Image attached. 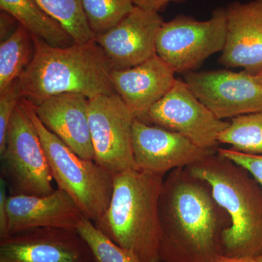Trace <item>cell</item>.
Segmentation results:
<instances>
[{
  "mask_svg": "<svg viewBox=\"0 0 262 262\" xmlns=\"http://www.w3.org/2000/svg\"><path fill=\"white\" fill-rule=\"evenodd\" d=\"M160 262H215L231 220L209 184L187 168L164 178L159 199Z\"/></svg>",
  "mask_w": 262,
  "mask_h": 262,
  "instance_id": "obj_1",
  "label": "cell"
},
{
  "mask_svg": "<svg viewBox=\"0 0 262 262\" xmlns=\"http://www.w3.org/2000/svg\"><path fill=\"white\" fill-rule=\"evenodd\" d=\"M32 39V61L18 79L26 101L36 106L58 95L78 94L91 99L115 93L113 68L96 40L57 47L36 36Z\"/></svg>",
  "mask_w": 262,
  "mask_h": 262,
  "instance_id": "obj_2",
  "label": "cell"
},
{
  "mask_svg": "<svg viewBox=\"0 0 262 262\" xmlns=\"http://www.w3.org/2000/svg\"><path fill=\"white\" fill-rule=\"evenodd\" d=\"M164 177L139 168L116 174L110 206L94 222L141 262H160L159 199Z\"/></svg>",
  "mask_w": 262,
  "mask_h": 262,
  "instance_id": "obj_3",
  "label": "cell"
},
{
  "mask_svg": "<svg viewBox=\"0 0 262 262\" xmlns=\"http://www.w3.org/2000/svg\"><path fill=\"white\" fill-rule=\"evenodd\" d=\"M209 184L229 215L224 256L255 258L262 253V187L244 167L216 152L187 168Z\"/></svg>",
  "mask_w": 262,
  "mask_h": 262,
  "instance_id": "obj_4",
  "label": "cell"
},
{
  "mask_svg": "<svg viewBox=\"0 0 262 262\" xmlns=\"http://www.w3.org/2000/svg\"><path fill=\"white\" fill-rule=\"evenodd\" d=\"M27 102L58 188L70 194L86 218L96 222L110 206L115 175L94 160L83 159L74 152L45 127L32 103Z\"/></svg>",
  "mask_w": 262,
  "mask_h": 262,
  "instance_id": "obj_5",
  "label": "cell"
},
{
  "mask_svg": "<svg viewBox=\"0 0 262 262\" xmlns=\"http://www.w3.org/2000/svg\"><path fill=\"white\" fill-rule=\"evenodd\" d=\"M0 155L2 178L10 195L46 196L54 192L47 157L24 98L10 120Z\"/></svg>",
  "mask_w": 262,
  "mask_h": 262,
  "instance_id": "obj_6",
  "label": "cell"
},
{
  "mask_svg": "<svg viewBox=\"0 0 262 262\" xmlns=\"http://www.w3.org/2000/svg\"><path fill=\"white\" fill-rule=\"evenodd\" d=\"M227 34L226 8H216L206 20L178 15L160 27L156 53L175 73L196 71L208 57L223 51Z\"/></svg>",
  "mask_w": 262,
  "mask_h": 262,
  "instance_id": "obj_7",
  "label": "cell"
},
{
  "mask_svg": "<svg viewBox=\"0 0 262 262\" xmlns=\"http://www.w3.org/2000/svg\"><path fill=\"white\" fill-rule=\"evenodd\" d=\"M135 119L116 93L89 99V120L94 161L114 175L138 168L132 146Z\"/></svg>",
  "mask_w": 262,
  "mask_h": 262,
  "instance_id": "obj_8",
  "label": "cell"
},
{
  "mask_svg": "<svg viewBox=\"0 0 262 262\" xmlns=\"http://www.w3.org/2000/svg\"><path fill=\"white\" fill-rule=\"evenodd\" d=\"M144 122L178 133L200 147L213 150L220 144V134L230 124L213 115L180 79L150 108Z\"/></svg>",
  "mask_w": 262,
  "mask_h": 262,
  "instance_id": "obj_9",
  "label": "cell"
},
{
  "mask_svg": "<svg viewBox=\"0 0 262 262\" xmlns=\"http://www.w3.org/2000/svg\"><path fill=\"white\" fill-rule=\"evenodd\" d=\"M183 75L193 94L221 120L262 111V88L246 71H192Z\"/></svg>",
  "mask_w": 262,
  "mask_h": 262,
  "instance_id": "obj_10",
  "label": "cell"
},
{
  "mask_svg": "<svg viewBox=\"0 0 262 262\" xmlns=\"http://www.w3.org/2000/svg\"><path fill=\"white\" fill-rule=\"evenodd\" d=\"M0 262H94L75 229H29L0 238Z\"/></svg>",
  "mask_w": 262,
  "mask_h": 262,
  "instance_id": "obj_11",
  "label": "cell"
},
{
  "mask_svg": "<svg viewBox=\"0 0 262 262\" xmlns=\"http://www.w3.org/2000/svg\"><path fill=\"white\" fill-rule=\"evenodd\" d=\"M132 146L138 168L163 176L199 163L217 151L200 147L178 133L137 119L133 125Z\"/></svg>",
  "mask_w": 262,
  "mask_h": 262,
  "instance_id": "obj_12",
  "label": "cell"
},
{
  "mask_svg": "<svg viewBox=\"0 0 262 262\" xmlns=\"http://www.w3.org/2000/svg\"><path fill=\"white\" fill-rule=\"evenodd\" d=\"M164 23L158 12L135 6L113 29L96 36L113 70L141 64L157 54L156 41Z\"/></svg>",
  "mask_w": 262,
  "mask_h": 262,
  "instance_id": "obj_13",
  "label": "cell"
},
{
  "mask_svg": "<svg viewBox=\"0 0 262 262\" xmlns=\"http://www.w3.org/2000/svg\"><path fill=\"white\" fill-rule=\"evenodd\" d=\"M7 211L8 225L3 237L33 229L77 230L85 218L70 194L59 188L46 196H8Z\"/></svg>",
  "mask_w": 262,
  "mask_h": 262,
  "instance_id": "obj_14",
  "label": "cell"
},
{
  "mask_svg": "<svg viewBox=\"0 0 262 262\" xmlns=\"http://www.w3.org/2000/svg\"><path fill=\"white\" fill-rule=\"evenodd\" d=\"M226 10L227 39L219 61L256 75L262 70V0L234 2Z\"/></svg>",
  "mask_w": 262,
  "mask_h": 262,
  "instance_id": "obj_15",
  "label": "cell"
},
{
  "mask_svg": "<svg viewBox=\"0 0 262 262\" xmlns=\"http://www.w3.org/2000/svg\"><path fill=\"white\" fill-rule=\"evenodd\" d=\"M175 72L158 55L141 64L112 70L114 90L136 119L145 122L148 112L173 87Z\"/></svg>",
  "mask_w": 262,
  "mask_h": 262,
  "instance_id": "obj_16",
  "label": "cell"
},
{
  "mask_svg": "<svg viewBox=\"0 0 262 262\" xmlns=\"http://www.w3.org/2000/svg\"><path fill=\"white\" fill-rule=\"evenodd\" d=\"M89 101L82 94H64L48 98L33 106L46 128L80 158L94 160Z\"/></svg>",
  "mask_w": 262,
  "mask_h": 262,
  "instance_id": "obj_17",
  "label": "cell"
},
{
  "mask_svg": "<svg viewBox=\"0 0 262 262\" xmlns=\"http://www.w3.org/2000/svg\"><path fill=\"white\" fill-rule=\"evenodd\" d=\"M0 8L31 34L51 46L67 47L75 42L61 24L41 8L37 0H0Z\"/></svg>",
  "mask_w": 262,
  "mask_h": 262,
  "instance_id": "obj_18",
  "label": "cell"
},
{
  "mask_svg": "<svg viewBox=\"0 0 262 262\" xmlns=\"http://www.w3.org/2000/svg\"><path fill=\"white\" fill-rule=\"evenodd\" d=\"M34 54V43L31 33L19 25L0 45V91L18 80Z\"/></svg>",
  "mask_w": 262,
  "mask_h": 262,
  "instance_id": "obj_19",
  "label": "cell"
},
{
  "mask_svg": "<svg viewBox=\"0 0 262 262\" xmlns=\"http://www.w3.org/2000/svg\"><path fill=\"white\" fill-rule=\"evenodd\" d=\"M219 143L246 154L262 155V111L232 118Z\"/></svg>",
  "mask_w": 262,
  "mask_h": 262,
  "instance_id": "obj_20",
  "label": "cell"
},
{
  "mask_svg": "<svg viewBox=\"0 0 262 262\" xmlns=\"http://www.w3.org/2000/svg\"><path fill=\"white\" fill-rule=\"evenodd\" d=\"M50 16L57 20L70 34L75 42L95 40L84 14L82 0H37Z\"/></svg>",
  "mask_w": 262,
  "mask_h": 262,
  "instance_id": "obj_21",
  "label": "cell"
},
{
  "mask_svg": "<svg viewBox=\"0 0 262 262\" xmlns=\"http://www.w3.org/2000/svg\"><path fill=\"white\" fill-rule=\"evenodd\" d=\"M84 14L95 36L113 29L134 10V0H82Z\"/></svg>",
  "mask_w": 262,
  "mask_h": 262,
  "instance_id": "obj_22",
  "label": "cell"
},
{
  "mask_svg": "<svg viewBox=\"0 0 262 262\" xmlns=\"http://www.w3.org/2000/svg\"><path fill=\"white\" fill-rule=\"evenodd\" d=\"M77 231L91 249L94 262H141L134 253L108 238L86 217Z\"/></svg>",
  "mask_w": 262,
  "mask_h": 262,
  "instance_id": "obj_23",
  "label": "cell"
},
{
  "mask_svg": "<svg viewBox=\"0 0 262 262\" xmlns=\"http://www.w3.org/2000/svg\"><path fill=\"white\" fill-rule=\"evenodd\" d=\"M21 98L18 79L0 91V153L5 149L10 120Z\"/></svg>",
  "mask_w": 262,
  "mask_h": 262,
  "instance_id": "obj_24",
  "label": "cell"
},
{
  "mask_svg": "<svg viewBox=\"0 0 262 262\" xmlns=\"http://www.w3.org/2000/svg\"><path fill=\"white\" fill-rule=\"evenodd\" d=\"M217 153L244 167L262 187V155L246 154L230 148H217Z\"/></svg>",
  "mask_w": 262,
  "mask_h": 262,
  "instance_id": "obj_25",
  "label": "cell"
},
{
  "mask_svg": "<svg viewBox=\"0 0 262 262\" xmlns=\"http://www.w3.org/2000/svg\"><path fill=\"white\" fill-rule=\"evenodd\" d=\"M4 179L0 181V238L4 237L8 225V211H7V201L8 196L6 194Z\"/></svg>",
  "mask_w": 262,
  "mask_h": 262,
  "instance_id": "obj_26",
  "label": "cell"
},
{
  "mask_svg": "<svg viewBox=\"0 0 262 262\" xmlns=\"http://www.w3.org/2000/svg\"><path fill=\"white\" fill-rule=\"evenodd\" d=\"M0 21H1V39L3 41L13 34L16 29H14L15 24L18 22L11 15L3 10H1Z\"/></svg>",
  "mask_w": 262,
  "mask_h": 262,
  "instance_id": "obj_27",
  "label": "cell"
},
{
  "mask_svg": "<svg viewBox=\"0 0 262 262\" xmlns=\"http://www.w3.org/2000/svg\"><path fill=\"white\" fill-rule=\"evenodd\" d=\"M176 1H178V0H134V3L136 6L139 7L143 9L159 12L170 2Z\"/></svg>",
  "mask_w": 262,
  "mask_h": 262,
  "instance_id": "obj_28",
  "label": "cell"
},
{
  "mask_svg": "<svg viewBox=\"0 0 262 262\" xmlns=\"http://www.w3.org/2000/svg\"><path fill=\"white\" fill-rule=\"evenodd\" d=\"M215 262H256V258H236L222 256Z\"/></svg>",
  "mask_w": 262,
  "mask_h": 262,
  "instance_id": "obj_29",
  "label": "cell"
},
{
  "mask_svg": "<svg viewBox=\"0 0 262 262\" xmlns=\"http://www.w3.org/2000/svg\"><path fill=\"white\" fill-rule=\"evenodd\" d=\"M253 76H254L255 80H256V82H257L262 88V70L260 71L258 74H256V75Z\"/></svg>",
  "mask_w": 262,
  "mask_h": 262,
  "instance_id": "obj_30",
  "label": "cell"
},
{
  "mask_svg": "<svg viewBox=\"0 0 262 262\" xmlns=\"http://www.w3.org/2000/svg\"><path fill=\"white\" fill-rule=\"evenodd\" d=\"M256 258V262H262V253Z\"/></svg>",
  "mask_w": 262,
  "mask_h": 262,
  "instance_id": "obj_31",
  "label": "cell"
}]
</instances>
